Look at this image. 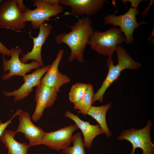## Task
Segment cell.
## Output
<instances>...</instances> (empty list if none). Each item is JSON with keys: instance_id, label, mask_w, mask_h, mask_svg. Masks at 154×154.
<instances>
[{"instance_id": "cell-5", "label": "cell", "mask_w": 154, "mask_h": 154, "mask_svg": "<svg viewBox=\"0 0 154 154\" xmlns=\"http://www.w3.org/2000/svg\"><path fill=\"white\" fill-rule=\"evenodd\" d=\"M33 5L36 7L33 10L28 8L25 13L26 22H30L32 27L39 29L45 21L50 20L52 17H55L64 11L63 6L60 5V0H33Z\"/></svg>"}, {"instance_id": "cell-22", "label": "cell", "mask_w": 154, "mask_h": 154, "mask_svg": "<svg viewBox=\"0 0 154 154\" xmlns=\"http://www.w3.org/2000/svg\"><path fill=\"white\" fill-rule=\"evenodd\" d=\"M18 112L17 110L12 117L9 120L0 125V137L6 127L12 123V120L15 116H18Z\"/></svg>"}, {"instance_id": "cell-23", "label": "cell", "mask_w": 154, "mask_h": 154, "mask_svg": "<svg viewBox=\"0 0 154 154\" xmlns=\"http://www.w3.org/2000/svg\"><path fill=\"white\" fill-rule=\"evenodd\" d=\"M11 50L7 48L0 41V54H2L3 56H10Z\"/></svg>"}, {"instance_id": "cell-3", "label": "cell", "mask_w": 154, "mask_h": 154, "mask_svg": "<svg viewBox=\"0 0 154 154\" xmlns=\"http://www.w3.org/2000/svg\"><path fill=\"white\" fill-rule=\"evenodd\" d=\"M22 0H4L0 3V28L13 31L25 27V13L27 9Z\"/></svg>"}, {"instance_id": "cell-11", "label": "cell", "mask_w": 154, "mask_h": 154, "mask_svg": "<svg viewBox=\"0 0 154 154\" xmlns=\"http://www.w3.org/2000/svg\"><path fill=\"white\" fill-rule=\"evenodd\" d=\"M50 65H48L37 69L32 73L23 77L24 82L17 90L12 92H3L6 97L13 96L15 102L22 100L28 96L33 90V88L41 84L40 80L43 76L47 72Z\"/></svg>"}, {"instance_id": "cell-19", "label": "cell", "mask_w": 154, "mask_h": 154, "mask_svg": "<svg viewBox=\"0 0 154 154\" xmlns=\"http://www.w3.org/2000/svg\"><path fill=\"white\" fill-rule=\"evenodd\" d=\"M94 94L93 85L90 84H88L85 94L80 100L74 104V108L79 110L78 113L86 116L92 106V100Z\"/></svg>"}, {"instance_id": "cell-4", "label": "cell", "mask_w": 154, "mask_h": 154, "mask_svg": "<svg viewBox=\"0 0 154 154\" xmlns=\"http://www.w3.org/2000/svg\"><path fill=\"white\" fill-rule=\"evenodd\" d=\"M125 40V36L120 29L114 27L103 32L98 30L94 31L88 44L91 50L112 58V55L117 46L123 43Z\"/></svg>"}, {"instance_id": "cell-21", "label": "cell", "mask_w": 154, "mask_h": 154, "mask_svg": "<svg viewBox=\"0 0 154 154\" xmlns=\"http://www.w3.org/2000/svg\"><path fill=\"white\" fill-rule=\"evenodd\" d=\"M88 84L77 82L70 88L69 93V99L71 103L74 104L80 100L86 91Z\"/></svg>"}, {"instance_id": "cell-2", "label": "cell", "mask_w": 154, "mask_h": 154, "mask_svg": "<svg viewBox=\"0 0 154 154\" xmlns=\"http://www.w3.org/2000/svg\"><path fill=\"white\" fill-rule=\"evenodd\" d=\"M116 50L118 63L115 65L112 58H108L107 60L108 73L101 87L94 93L92 104L98 100L100 103L102 102L103 96L106 90L113 82L118 79L122 70L126 69L137 70L141 66V64L131 58L125 49L120 45L117 46Z\"/></svg>"}, {"instance_id": "cell-10", "label": "cell", "mask_w": 154, "mask_h": 154, "mask_svg": "<svg viewBox=\"0 0 154 154\" xmlns=\"http://www.w3.org/2000/svg\"><path fill=\"white\" fill-rule=\"evenodd\" d=\"M19 124L16 133H23L26 139L29 140L30 147L41 145L45 132L40 127L35 125L32 122L28 112L18 109Z\"/></svg>"}, {"instance_id": "cell-18", "label": "cell", "mask_w": 154, "mask_h": 154, "mask_svg": "<svg viewBox=\"0 0 154 154\" xmlns=\"http://www.w3.org/2000/svg\"><path fill=\"white\" fill-rule=\"evenodd\" d=\"M112 103L99 106H92L87 114L90 116L99 123L100 128L107 137L112 135L108 126L106 120V115L108 110L111 107Z\"/></svg>"}, {"instance_id": "cell-7", "label": "cell", "mask_w": 154, "mask_h": 154, "mask_svg": "<svg viewBox=\"0 0 154 154\" xmlns=\"http://www.w3.org/2000/svg\"><path fill=\"white\" fill-rule=\"evenodd\" d=\"M152 125L151 121L149 119L147 125L140 129L133 128L123 130L117 138L119 140L125 139L132 144V151H134L137 148L143 151L142 154H153L154 144L151 141L150 131Z\"/></svg>"}, {"instance_id": "cell-1", "label": "cell", "mask_w": 154, "mask_h": 154, "mask_svg": "<svg viewBox=\"0 0 154 154\" xmlns=\"http://www.w3.org/2000/svg\"><path fill=\"white\" fill-rule=\"evenodd\" d=\"M69 27L71 29L70 32L62 33L56 36L55 42L58 44L64 43L68 46L71 51L68 57L70 62L75 60L82 63L86 46L94 31L92 20L88 17H84Z\"/></svg>"}, {"instance_id": "cell-24", "label": "cell", "mask_w": 154, "mask_h": 154, "mask_svg": "<svg viewBox=\"0 0 154 154\" xmlns=\"http://www.w3.org/2000/svg\"><path fill=\"white\" fill-rule=\"evenodd\" d=\"M121 1L124 3L126 1H129L131 3V7L138 8V4L143 0H121Z\"/></svg>"}, {"instance_id": "cell-14", "label": "cell", "mask_w": 154, "mask_h": 154, "mask_svg": "<svg viewBox=\"0 0 154 154\" xmlns=\"http://www.w3.org/2000/svg\"><path fill=\"white\" fill-rule=\"evenodd\" d=\"M52 28V25L51 24L44 23L39 27L38 36L36 37L31 36L33 43V48L31 51L28 52L23 57L20 58L22 62L25 63L28 60H33L38 62L41 66H43L41 55L42 48L50 35Z\"/></svg>"}, {"instance_id": "cell-6", "label": "cell", "mask_w": 154, "mask_h": 154, "mask_svg": "<svg viewBox=\"0 0 154 154\" xmlns=\"http://www.w3.org/2000/svg\"><path fill=\"white\" fill-rule=\"evenodd\" d=\"M139 13L138 8L131 6L123 15L116 16L115 14H108L104 17L103 20L105 24H112L114 27L119 26L125 35V43L129 44L134 42L133 34L134 30L138 29L139 25L147 23L145 21L137 22L136 16Z\"/></svg>"}, {"instance_id": "cell-9", "label": "cell", "mask_w": 154, "mask_h": 154, "mask_svg": "<svg viewBox=\"0 0 154 154\" xmlns=\"http://www.w3.org/2000/svg\"><path fill=\"white\" fill-rule=\"evenodd\" d=\"M78 129L76 124L70 125L54 131L45 132L41 145L56 151L63 150L70 146L73 133Z\"/></svg>"}, {"instance_id": "cell-15", "label": "cell", "mask_w": 154, "mask_h": 154, "mask_svg": "<svg viewBox=\"0 0 154 154\" xmlns=\"http://www.w3.org/2000/svg\"><path fill=\"white\" fill-rule=\"evenodd\" d=\"M105 0H60V5L68 6L71 13L78 15L88 17L97 13L103 7Z\"/></svg>"}, {"instance_id": "cell-12", "label": "cell", "mask_w": 154, "mask_h": 154, "mask_svg": "<svg viewBox=\"0 0 154 154\" xmlns=\"http://www.w3.org/2000/svg\"><path fill=\"white\" fill-rule=\"evenodd\" d=\"M58 93L54 87L42 84L37 86L35 97L36 106L31 118L34 121H38L44 110L53 105L57 98Z\"/></svg>"}, {"instance_id": "cell-25", "label": "cell", "mask_w": 154, "mask_h": 154, "mask_svg": "<svg viewBox=\"0 0 154 154\" xmlns=\"http://www.w3.org/2000/svg\"><path fill=\"white\" fill-rule=\"evenodd\" d=\"M2 123L3 122H2V121L0 120V125L2 124Z\"/></svg>"}, {"instance_id": "cell-8", "label": "cell", "mask_w": 154, "mask_h": 154, "mask_svg": "<svg viewBox=\"0 0 154 154\" xmlns=\"http://www.w3.org/2000/svg\"><path fill=\"white\" fill-rule=\"evenodd\" d=\"M11 50L10 59L7 60L3 56V67L4 73L9 71L2 76L3 81H6L14 76H19L23 77L26 73L34 69L41 68V65L37 62L33 61L29 63H24L20 60L19 56L22 52V50L18 47H15Z\"/></svg>"}, {"instance_id": "cell-13", "label": "cell", "mask_w": 154, "mask_h": 154, "mask_svg": "<svg viewBox=\"0 0 154 154\" xmlns=\"http://www.w3.org/2000/svg\"><path fill=\"white\" fill-rule=\"evenodd\" d=\"M64 53L63 49L59 50L56 59L40 80L41 84L54 88L58 92L60 91L62 86L70 82V79L66 75L62 74L58 70Z\"/></svg>"}, {"instance_id": "cell-17", "label": "cell", "mask_w": 154, "mask_h": 154, "mask_svg": "<svg viewBox=\"0 0 154 154\" xmlns=\"http://www.w3.org/2000/svg\"><path fill=\"white\" fill-rule=\"evenodd\" d=\"M16 132L10 130H5L0 139L8 149L7 154H28L30 147L25 142L21 143L14 138Z\"/></svg>"}, {"instance_id": "cell-20", "label": "cell", "mask_w": 154, "mask_h": 154, "mask_svg": "<svg viewBox=\"0 0 154 154\" xmlns=\"http://www.w3.org/2000/svg\"><path fill=\"white\" fill-rule=\"evenodd\" d=\"M72 146H69L62 150L64 154H86L85 151V145L81 132L73 135Z\"/></svg>"}, {"instance_id": "cell-16", "label": "cell", "mask_w": 154, "mask_h": 154, "mask_svg": "<svg viewBox=\"0 0 154 154\" xmlns=\"http://www.w3.org/2000/svg\"><path fill=\"white\" fill-rule=\"evenodd\" d=\"M64 116L72 120L81 131L84 137L85 146L88 148L92 146V142L98 135L104 132L98 125H92L88 121H84L68 110L66 111Z\"/></svg>"}]
</instances>
